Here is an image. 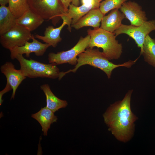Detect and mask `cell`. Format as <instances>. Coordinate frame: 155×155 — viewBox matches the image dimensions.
Returning <instances> with one entry per match:
<instances>
[{"label":"cell","mask_w":155,"mask_h":155,"mask_svg":"<svg viewBox=\"0 0 155 155\" xmlns=\"http://www.w3.org/2000/svg\"><path fill=\"white\" fill-rule=\"evenodd\" d=\"M44 21V19L30 9L16 19V24L23 27L31 32L37 29Z\"/></svg>","instance_id":"cell-17"},{"label":"cell","mask_w":155,"mask_h":155,"mask_svg":"<svg viewBox=\"0 0 155 155\" xmlns=\"http://www.w3.org/2000/svg\"><path fill=\"white\" fill-rule=\"evenodd\" d=\"M40 88L43 91L46 97V107L54 113L60 108H65L67 105L66 101L60 99L54 94L48 84L41 85Z\"/></svg>","instance_id":"cell-18"},{"label":"cell","mask_w":155,"mask_h":155,"mask_svg":"<svg viewBox=\"0 0 155 155\" xmlns=\"http://www.w3.org/2000/svg\"><path fill=\"white\" fill-rule=\"evenodd\" d=\"M82 5L75 6L72 4L69 5L66 15L72 20L71 26L90 10L99 8L100 2L98 0H81Z\"/></svg>","instance_id":"cell-13"},{"label":"cell","mask_w":155,"mask_h":155,"mask_svg":"<svg viewBox=\"0 0 155 155\" xmlns=\"http://www.w3.org/2000/svg\"><path fill=\"white\" fill-rule=\"evenodd\" d=\"M9 0H0V4L1 5H5L8 3Z\"/></svg>","instance_id":"cell-25"},{"label":"cell","mask_w":155,"mask_h":155,"mask_svg":"<svg viewBox=\"0 0 155 155\" xmlns=\"http://www.w3.org/2000/svg\"><path fill=\"white\" fill-rule=\"evenodd\" d=\"M54 113L46 106L42 108L38 112L31 115V117L36 120L42 128L43 135L47 136L48 130L51 124L56 122L57 118Z\"/></svg>","instance_id":"cell-16"},{"label":"cell","mask_w":155,"mask_h":155,"mask_svg":"<svg viewBox=\"0 0 155 155\" xmlns=\"http://www.w3.org/2000/svg\"><path fill=\"white\" fill-rule=\"evenodd\" d=\"M72 4L75 6H78L80 4L79 0H72Z\"/></svg>","instance_id":"cell-26"},{"label":"cell","mask_w":155,"mask_h":155,"mask_svg":"<svg viewBox=\"0 0 155 155\" xmlns=\"http://www.w3.org/2000/svg\"><path fill=\"white\" fill-rule=\"evenodd\" d=\"M142 55L145 61L155 67V39L152 38L149 34L144 40Z\"/></svg>","instance_id":"cell-20"},{"label":"cell","mask_w":155,"mask_h":155,"mask_svg":"<svg viewBox=\"0 0 155 155\" xmlns=\"http://www.w3.org/2000/svg\"><path fill=\"white\" fill-rule=\"evenodd\" d=\"M0 35L1 45L10 50L24 45L27 42L32 39V34L26 28L16 24L8 31Z\"/></svg>","instance_id":"cell-8"},{"label":"cell","mask_w":155,"mask_h":155,"mask_svg":"<svg viewBox=\"0 0 155 155\" xmlns=\"http://www.w3.org/2000/svg\"><path fill=\"white\" fill-rule=\"evenodd\" d=\"M77 64L73 69L66 72H61L58 79L60 80L66 74L70 72L75 73L79 67L86 65H88L94 67L99 68L103 71L107 75L108 78H111L112 71L115 68L119 67H130L135 63L138 59L133 61L130 60L124 63L115 64L110 61L108 59L102 52L98 49L88 47L78 56Z\"/></svg>","instance_id":"cell-2"},{"label":"cell","mask_w":155,"mask_h":155,"mask_svg":"<svg viewBox=\"0 0 155 155\" xmlns=\"http://www.w3.org/2000/svg\"><path fill=\"white\" fill-rule=\"evenodd\" d=\"M16 59L19 62L20 69L27 77L30 78H46L55 79L59 77L61 72L54 63L45 64L30 59L24 58L22 55L17 54Z\"/></svg>","instance_id":"cell-4"},{"label":"cell","mask_w":155,"mask_h":155,"mask_svg":"<svg viewBox=\"0 0 155 155\" xmlns=\"http://www.w3.org/2000/svg\"><path fill=\"white\" fill-rule=\"evenodd\" d=\"M66 11L67 12L69 5L70 3L72 2V0H60Z\"/></svg>","instance_id":"cell-24"},{"label":"cell","mask_w":155,"mask_h":155,"mask_svg":"<svg viewBox=\"0 0 155 155\" xmlns=\"http://www.w3.org/2000/svg\"><path fill=\"white\" fill-rule=\"evenodd\" d=\"M155 30V20L146 21L138 26L122 24L114 33L116 37L122 34H126L132 38L137 46L141 49L142 54L143 44L146 36L151 31Z\"/></svg>","instance_id":"cell-7"},{"label":"cell","mask_w":155,"mask_h":155,"mask_svg":"<svg viewBox=\"0 0 155 155\" xmlns=\"http://www.w3.org/2000/svg\"><path fill=\"white\" fill-rule=\"evenodd\" d=\"M1 72L5 76L7 82L11 86L13 92L11 99H14L16 91L26 77L20 70L16 69L11 62H6L0 67Z\"/></svg>","instance_id":"cell-12"},{"label":"cell","mask_w":155,"mask_h":155,"mask_svg":"<svg viewBox=\"0 0 155 155\" xmlns=\"http://www.w3.org/2000/svg\"><path fill=\"white\" fill-rule=\"evenodd\" d=\"M125 17L130 22L131 25L138 26L147 21L145 12L141 6L135 2L129 1L124 3L120 8Z\"/></svg>","instance_id":"cell-11"},{"label":"cell","mask_w":155,"mask_h":155,"mask_svg":"<svg viewBox=\"0 0 155 155\" xmlns=\"http://www.w3.org/2000/svg\"><path fill=\"white\" fill-rule=\"evenodd\" d=\"M132 92V90L129 91L122 100L111 105L103 115L109 130L118 140L125 142L133 136L134 123L138 119L131 109Z\"/></svg>","instance_id":"cell-1"},{"label":"cell","mask_w":155,"mask_h":155,"mask_svg":"<svg viewBox=\"0 0 155 155\" xmlns=\"http://www.w3.org/2000/svg\"><path fill=\"white\" fill-rule=\"evenodd\" d=\"M90 40L88 47H96L103 50L102 52L110 60L118 59L122 52V46L116 40L113 32L104 30L100 28L87 30Z\"/></svg>","instance_id":"cell-3"},{"label":"cell","mask_w":155,"mask_h":155,"mask_svg":"<svg viewBox=\"0 0 155 155\" xmlns=\"http://www.w3.org/2000/svg\"><path fill=\"white\" fill-rule=\"evenodd\" d=\"M104 16L99 8L93 9L90 10L71 26L76 30L86 26H91L94 29L98 28H99L100 22Z\"/></svg>","instance_id":"cell-14"},{"label":"cell","mask_w":155,"mask_h":155,"mask_svg":"<svg viewBox=\"0 0 155 155\" xmlns=\"http://www.w3.org/2000/svg\"><path fill=\"white\" fill-rule=\"evenodd\" d=\"M16 18L9 7L5 5L0 7V35L9 30L16 25Z\"/></svg>","instance_id":"cell-19"},{"label":"cell","mask_w":155,"mask_h":155,"mask_svg":"<svg viewBox=\"0 0 155 155\" xmlns=\"http://www.w3.org/2000/svg\"><path fill=\"white\" fill-rule=\"evenodd\" d=\"M12 90V88L10 84L7 82L5 88L2 91L0 92V105H1L3 101V100L2 99L3 95L6 93L9 92Z\"/></svg>","instance_id":"cell-23"},{"label":"cell","mask_w":155,"mask_h":155,"mask_svg":"<svg viewBox=\"0 0 155 155\" xmlns=\"http://www.w3.org/2000/svg\"><path fill=\"white\" fill-rule=\"evenodd\" d=\"M127 0H105L100 3L99 9L105 15L110 10L121 8Z\"/></svg>","instance_id":"cell-22"},{"label":"cell","mask_w":155,"mask_h":155,"mask_svg":"<svg viewBox=\"0 0 155 155\" xmlns=\"http://www.w3.org/2000/svg\"><path fill=\"white\" fill-rule=\"evenodd\" d=\"M98 1H99L100 2V1H101L102 0H98Z\"/></svg>","instance_id":"cell-27"},{"label":"cell","mask_w":155,"mask_h":155,"mask_svg":"<svg viewBox=\"0 0 155 155\" xmlns=\"http://www.w3.org/2000/svg\"><path fill=\"white\" fill-rule=\"evenodd\" d=\"M8 3V7L16 19L30 9L28 0H9Z\"/></svg>","instance_id":"cell-21"},{"label":"cell","mask_w":155,"mask_h":155,"mask_svg":"<svg viewBox=\"0 0 155 155\" xmlns=\"http://www.w3.org/2000/svg\"><path fill=\"white\" fill-rule=\"evenodd\" d=\"M61 19L63 20V22L59 27L55 28L52 26H48L45 28L44 36L36 34L35 35V37L54 48L56 47L58 43L62 40L60 33L64 26L67 25L68 26V30L71 31V25L72 20L68 18L66 14L62 16Z\"/></svg>","instance_id":"cell-9"},{"label":"cell","mask_w":155,"mask_h":155,"mask_svg":"<svg viewBox=\"0 0 155 155\" xmlns=\"http://www.w3.org/2000/svg\"><path fill=\"white\" fill-rule=\"evenodd\" d=\"M32 42H27L23 46L16 47L9 50L10 52V57L13 60L15 55L17 54L23 55L25 54L26 56L28 58L30 54L34 53L37 56H42L47 49L50 46L48 44L43 43L36 39L34 36L32 35Z\"/></svg>","instance_id":"cell-10"},{"label":"cell","mask_w":155,"mask_h":155,"mask_svg":"<svg viewBox=\"0 0 155 155\" xmlns=\"http://www.w3.org/2000/svg\"><path fill=\"white\" fill-rule=\"evenodd\" d=\"M90 40V37L88 35L85 37H81L76 44L70 50L57 53H50L48 55L49 62L57 65L68 63L75 65L77 63V56L88 48Z\"/></svg>","instance_id":"cell-6"},{"label":"cell","mask_w":155,"mask_h":155,"mask_svg":"<svg viewBox=\"0 0 155 155\" xmlns=\"http://www.w3.org/2000/svg\"><path fill=\"white\" fill-rule=\"evenodd\" d=\"M125 17L124 14L118 9H113L107 15L103 17L100 28L107 31L114 32L121 25L122 20Z\"/></svg>","instance_id":"cell-15"},{"label":"cell","mask_w":155,"mask_h":155,"mask_svg":"<svg viewBox=\"0 0 155 155\" xmlns=\"http://www.w3.org/2000/svg\"><path fill=\"white\" fill-rule=\"evenodd\" d=\"M30 9L54 25L67 12L60 0H28Z\"/></svg>","instance_id":"cell-5"}]
</instances>
